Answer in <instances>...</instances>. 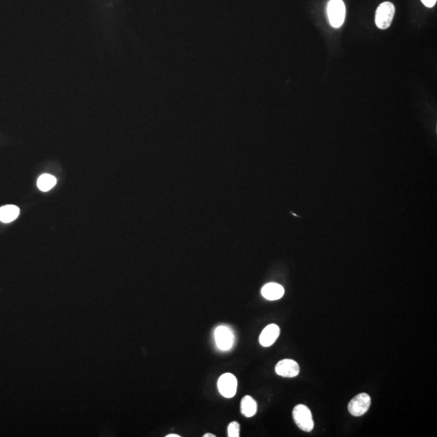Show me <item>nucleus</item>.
Masks as SVG:
<instances>
[{"instance_id":"obj_14","label":"nucleus","mask_w":437,"mask_h":437,"mask_svg":"<svg viewBox=\"0 0 437 437\" xmlns=\"http://www.w3.org/2000/svg\"><path fill=\"white\" fill-rule=\"evenodd\" d=\"M421 1L427 8H432L436 4V0H421Z\"/></svg>"},{"instance_id":"obj_16","label":"nucleus","mask_w":437,"mask_h":437,"mask_svg":"<svg viewBox=\"0 0 437 437\" xmlns=\"http://www.w3.org/2000/svg\"><path fill=\"white\" fill-rule=\"evenodd\" d=\"M203 437H215V435L211 433H207L203 435Z\"/></svg>"},{"instance_id":"obj_11","label":"nucleus","mask_w":437,"mask_h":437,"mask_svg":"<svg viewBox=\"0 0 437 437\" xmlns=\"http://www.w3.org/2000/svg\"><path fill=\"white\" fill-rule=\"evenodd\" d=\"M20 215V209L15 205H6L0 207V221L11 223Z\"/></svg>"},{"instance_id":"obj_4","label":"nucleus","mask_w":437,"mask_h":437,"mask_svg":"<svg viewBox=\"0 0 437 437\" xmlns=\"http://www.w3.org/2000/svg\"><path fill=\"white\" fill-rule=\"evenodd\" d=\"M371 406V398L369 394L362 393L351 399L348 404L350 414L353 416H362L369 410Z\"/></svg>"},{"instance_id":"obj_12","label":"nucleus","mask_w":437,"mask_h":437,"mask_svg":"<svg viewBox=\"0 0 437 437\" xmlns=\"http://www.w3.org/2000/svg\"><path fill=\"white\" fill-rule=\"evenodd\" d=\"M57 180L54 176L50 174H42L37 180V186L40 190L43 192L49 191L56 185Z\"/></svg>"},{"instance_id":"obj_7","label":"nucleus","mask_w":437,"mask_h":437,"mask_svg":"<svg viewBox=\"0 0 437 437\" xmlns=\"http://www.w3.org/2000/svg\"><path fill=\"white\" fill-rule=\"evenodd\" d=\"M275 373L280 377H295L300 373V366L293 359H283L275 366Z\"/></svg>"},{"instance_id":"obj_1","label":"nucleus","mask_w":437,"mask_h":437,"mask_svg":"<svg viewBox=\"0 0 437 437\" xmlns=\"http://www.w3.org/2000/svg\"><path fill=\"white\" fill-rule=\"evenodd\" d=\"M293 420L300 429L309 432L314 427V423L312 420L310 410L305 405L299 404L296 406L293 411Z\"/></svg>"},{"instance_id":"obj_3","label":"nucleus","mask_w":437,"mask_h":437,"mask_svg":"<svg viewBox=\"0 0 437 437\" xmlns=\"http://www.w3.org/2000/svg\"><path fill=\"white\" fill-rule=\"evenodd\" d=\"M327 13L330 25L334 28L341 27L345 20V4L342 0H330Z\"/></svg>"},{"instance_id":"obj_15","label":"nucleus","mask_w":437,"mask_h":437,"mask_svg":"<svg viewBox=\"0 0 437 437\" xmlns=\"http://www.w3.org/2000/svg\"><path fill=\"white\" fill-rule=\"evenodd\" d=\"M166 437H181V435H176V434H169V435H166Z\"/></svg>"},{"instance_id":"obj_2","label":"nucleus","mask_w":437,"mask_h":437,"mask_svg":"<svg viewBox=\"0 0 437 437\" xmlns=\"http://www.w3.org/2000/svg\"><path fill=\"white\" fill-rule=\"evenodd\" d=\"M395 14V7L391 2H384L377 8L375 22L380 30H386L391 26Z\"/></svg>"},{"instance_id":"obj_5","label":"nucleus","mask_w":437,"mask_h":437,"mask_svg":"<svg viewBox=\"0 0 437 437\" xmlns=\"http://www.w3.org/2000/svg\"><path fill=\"white\" fill-rule=\"evenodd\" d=\"M215 339L218 348L222 351H228L234 344V334L228 326H220L215 329Z\"/></svg>"},{"instance_id":"obj_8","label":"nucleus","mask_w":437,"mask_h":437,"mask_svg":"<svg viewBox=\"0 0 437 437\" xmlns=\"http://www.w3.org/2000/svg\"><path fill=\"white\" fill-rule=\"evenodd\" d=\"M280 334V329L275 324H270L265 326L260 334L259 343L262 347L268 348L275 344V342L279 338Z\"/></svg>"},{"instance_id":"obj_10","label":"nucleus","mask_w":437,"mask_h":437,"mask_svg":"<svg viewBox=\"0 0 437 437\" xmlns=\"http://www.w3.org/2000/svg\"><path fill=\"white\" fill-rule=\"evenodd\" d=\"M257 410H258V405L254 398L249 395L242 398L240 402V411L243 416L248 418L253 417L255 416Z\"/></svg>"},{"instance_id":"obj_6","label":"nucleus","mask_w":437,"mask_h":437,"mask_svg":"<svg viewBox=\"0 0 437 437\" xmlns=\"http://www.w3.org/2000/svg\"><path fill=\"white\" fill-rule=\"evenodd\" d=\"M218 391L222 396L231 398L235 396L237 390V380L232 373H225L218 380Z\"/></svg>"},{"instance_id":"obj_9","label":"nucleus","mask_w":437,"mask_h":437,"mask_svg":"<svg viewBox=\"0 0 437 437\" xmlns=\"http://www.w3.org/2000/svg\"><path fill=\"white\" fill-rule=\"evenodd\" d=\"M262 295L269 301H276L284 295V289L278 283H268L262 288Z\"/></svg>"},{"instance_id":"obj_13","label":"nucleus","mask_w":437,"mask_h":437,"mask_svg":"<svg viewBox=\"0 0 437 437\" xmlns=\"http://www.w3.org/2000/svg\"><path fill=\"white\" fill-rule=\"evenodd\" d=\"M228 435L229 437L240 436V424L238 422H232L228 427Z\"/></svg>"}]
</instances>
